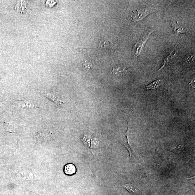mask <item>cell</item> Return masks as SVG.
I'll return each instance as SVG.
<instances>
[{
  "label": "cell",
  "instance_id": "obj_1",
  "mask_svg": "<svg viewBox=\"0 0 195 195\" xmlns=\"http://www.w3.org/2000/svg\"><path fill=\"white\" fill-rule=\"evenodd\" d=\"M149 13H150V12L147 10H144L142 9L138 8L136 13H134L132 15L133 20H140L145 17Z\"/></svg>",
  "mask_w": 195,
  "mask_h": 195
},
{
  "label": "cell",
  "instance_id": "obj_2",
  "mask_svg": "<svg viewBox=\"0 0 195 195\" xmlns=\"http://www.w3.org/2000/svg\"><path fill=\"white\" fill-rule=\"evenodd\" d=\"M150 34V33H149V34L146 35L145 36L143 37L142 39L140 40L139 42L137 43L136 46H135V48H136L135 49V56H138L139 55L140 52L142 50L143 47L144 46L146 41L148 39Z\"/></svg>",
  "mask_w": 195,
  "mask_h": 195
},
{
  "label": "cell",
  "instance_id": "obj_3",
  "mask_svg": "<svg viewBox=\"0 0 195 195\" xmlns=\"http://www.w3.org/2000/svg\"><path fill=\"white\" fill-rule=\"evenodd\" d=\"M172 27L173 31L177 34L179 35L181 33H185L184 27L182 24H180L177 22H171Z\"/></svg>",
  "mask_w": 195,
  "mask_h": 195
},
{
  "label": "cell",
  "instance_id": "obj_4",
  "mask_svg": "<svg viewBox=\"0 0 195 195\" xmlns=\"http://www.w3.org/2000/svg\"><path fill=\"white\" fill-rule=\"evenodd\" d=\"M163 84V81L161 79L157 80L152 82L145 87V89L147 90H153L159 88L161 85Z\"/></svg>",
  "mask_w": 195,
  "mask_h": 195
},
{
  "label": "cell",
  "instance_id": "obj_5",
  "mask_svg": "<svg viewBox=\"0 0 195 195\" xmlns=\"http://www.w3.org/2000/svg\"><path fill=\"white\" fill-rule=\"evenodd\" d=\"M127 71V69L126 68L121 66H117L112 68V73L114 75L119 76L124 75Z\"/></svg>",
  "mask_w": 195,
  "mask_h": 195
},
{
  "label": "cell",
  "instance_id": "obj_6",
  "mask_svg": "<svg viewBox=\"0 0 195 195\" xmlns=\"http://www.w3.org/2000/svg\"><path fill=\"white\" fill-rule=\"evenodd\" d=\"M43 95L44 97L48 98L50 99L52 101L54 102L59 103L60 104H64L63 102L59 100L58 98L55 96L53 95V94L47 92L46 91H44L43 94Z\"/></svg>",
  "mask_w": 195,
  "mask_h": 195
},
{
  "label": "cell",
  "instance_id": "obj_7",
  "mask_svg": "<svg viewBox=\"0 0 195 195\" xmlns=\"http://www.w3.org/2000/svg\"><path fill=\"white\" fill-rule=\"evenodd\" d=\"M123 187L131 194H139L140 192H141L139 189L131 184H125Z\"/></svg>",
  "mask_w": 195,
  "mask_h": 195
},
{
  "label": "cell",
  "instance_id": "obj_8",
  "mask_svg": "<svg viewBox=\"0 0 195 195\" xmlns=\"http://www.w3.org/2000/svg\"><path fill=\"white\" fill-rule=\"evenodd\" d=\"M64 171H65V173L67 175H72L76 173V167L73 164H67L65 167Z\"/></svg>",
  "mask_w": 195,
  "mask_h": 195
},
{
  "label": "cell",
  "instance_id": "obj_9",
  "mask_svg": "<svg viewBox=\"0 0 195 195\" xmlns=\"http://www.w3.org/2000/svg\"><path fill=\"white\" fill-rule=\"evenodd\" d=\"M112 43L109 41H103L100 42L99 43V48L104 51H106L110 49L112 46Z\"/></svg>",
  "mask_w": 195,
  "mask_h": 195
},
{
  "label": "cell",
  "instance_id": "obj_10",
  "mask_svg": "<svg viewBox=\"0 0 195 195\" xmlns=\"http://www.w3.org/2000/svg\"><path fill=\"white\" fill-rule=\"evenodd\" d=\"M173 52H174V51H172L171 53H170V54H169L168 56H167V57L164 59L163 66L158 70V71H161V70L163 69L164 67L167 66L168 65L169 62L170 61L171 59H173V56H174L176 54V53H175V54H173Z\"/></svg>",
  "mask_w": 195,
  "mask_h": 195
},
{
  "label": "cell",
  "instance_id": "obj_11",
  "mask_svg": "<svg viewBox=\"0 0 195 195\" xmlns=\"http://www.w3.org/2000/svg\"><path fill=\"white\" fill-rule=\"evenodd\" d=\"M92 66V64L88 61H85L82 64V67L83 69L86 71H89Z\"/></svg>",
  "mask_w": 195,
  "mask_h": 195
},
{
  "label": "cell",
  "instance_id": "obj_12",
  "mask_svg": "<svg viewBox=\"0 0 195 195\" xmlns=\"http://www.w3.org/2000/svg\"><path fill=\"white\" fill-rule=\"evenodd\" d=\"M21 105L22 108H34V105L31 103L25 101H21Z\"/></svg>",
  "mask_w": 195,
  "mask_h": 195
},
{
  "label": "cell",
  "instance_id": "obj_13",
  "mask_svg": "<svg viewBox=\"0 0 195 195\" xmlns=\"http://www.w3.org/2000/svg\"><path fill=\"white\" fill-rule=\"evenodd\" d=\"M191 84V86H192L193 88H195V80H192L189 85Z\"/></svg>",
  "mask_w": 195,
  "mask_h": 195
}]
</instances>
